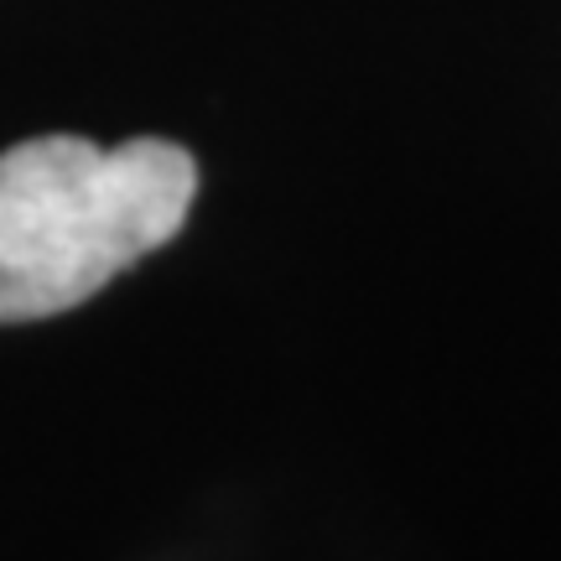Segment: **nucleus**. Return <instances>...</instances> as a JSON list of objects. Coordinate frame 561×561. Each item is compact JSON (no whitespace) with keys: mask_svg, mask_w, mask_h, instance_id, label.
Listing matches in <instances>:
<instances>
[{"mask_svg":"<svg viewBox=\"0 0 561 561\" xmlns=\"http://www.w3.org/2000/svg\"><path fill=\"white\" fill-rule=\"evenodd\" d=\"M193 198L198 161L178 140L37 136L0 151V322L58 318L100 297L178 240Z\"/></svg>","mask_w":561,"mask_h":561,"instance_id":"obj_1","label":"nucleus"}]
</instances>
